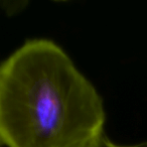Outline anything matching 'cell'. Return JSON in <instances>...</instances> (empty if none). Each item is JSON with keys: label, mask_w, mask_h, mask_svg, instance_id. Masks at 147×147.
Masks as SVG:
<instances>
[{"label": "cell", "mask_w": 147, "mask_h": 147, "mask_svg": "<svg viewBox=\"0 0 147 147\" xmlns=\"http://www.w3.org/2000/svg\"><path fill=\"white\" fill-rule=\"evenodd\" d=\"M105 122L101 95L55 41L28 39L0 63L4 146L89 147Z\"/></svg>", "instance_id": "obj_1"}, {"label": "cell", "mask_w": 147, "mask_h": 147, "mask_svg": "<svg viewBox=\"0 0 147 147\" xmlns=\"http://www.w3.org/2000/svg\"><path fill=\"white\" fill-rule=\"evenodd\" d=\"M89 147H147V141L129 145L118 144V143H115L114 141L109 139L108 136L104 133L102 136H100L97 140H95Z\"/></svg>", "instance_id": "obj_2"}, {"label": "cell", "mask_w": 147, "mask_h": 147, "mask_svg": "<svg viewBox=\"0 0 147 147\" xmlns=\"http://www.w3.org/2000/svg\"><path fill=\"white\" fill-rule=\"evenodd\" d=\"M2 146H3V145L1 144V142H0V147H2Z\"/></svg>", "instance_id": "obj_3"}]
</instances>
